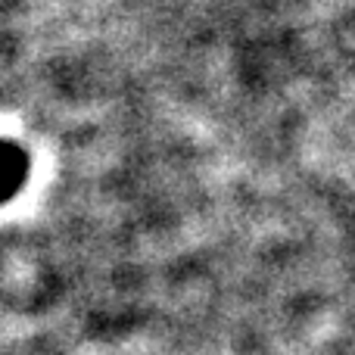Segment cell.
I'll return each instance as SVG.
<instances>
[{"label": "cell", "mask_w": 355, "mask_h": 355, "mask_svg": "<svg viewBox=\"0 0 355 355\" xmlns=\"http://www.w3.org/2000/svg\"><path fill=\"white\" fill-rule=\"evenodd\" d=\"M25 172H28V162L25 153L12 144L0 141V202H6L10 196H16V190L22 187Z\"/></svg>", "instance_id": "6da1fadb"}]
</instances>
